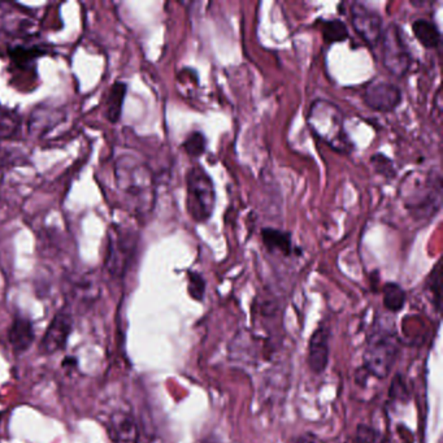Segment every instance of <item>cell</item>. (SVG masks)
<instances>
[{
    "mask_svg": "<svg viewBox=\"0 0 443 443\" xmlns=\"http://www.w3.org/2000/svg\"><path fill=\"white\" fill-rule=\"evenodd\" d=\"M116 181L134 211L146 215L153 210L155 190L148 168L131 158H120L116 163Z\"/></svg>",
    "mask_w": 443,
    "mask_h": 443,
    "instance_id": "6da1fadb",
    "label": "cell"
},
{
    "mask_svg": "<svg viewBox=\"0 0 443 443\" xmlns=\"http://www.w3.org/2000/svg\"><path fill=\"white\" fill-rule=\"evenodd\" d=\"M307 123L313 134L335 153L351 151V142L345 131V117L335 103L316 99L308 111Z\"/></svg>",
    "mask_w": 443,
    "mask_h": 443,
    "instance_id": "7a4b0ae2",
    "label": "cell"
},
{
    "mask_svg": "<svg viewBox=\"0 0 443 443\" xmlns=\"http://www.w3.org/2000/svg\"><path fill=\"white\" fill-rule=\"evenodd\" d=\"M400 342L392 324L377 322L364 351V370L373 377L384 380L392 372L399 356Z\"/></svg>",
    "mask_w": 443,
    "mask_h": 443,
    "instance_id": "3957f363",
    "label": "cell"
},
{
    "mask_svg": "<svg viewBox=\"0 0 443 443\" xmlns=\"http://www.w3.org/2000/svg\"><path fill=\"white\" fill-rule=\"evenodd\" d=\"M186 205L191 218L203 224L207 223L213 215L216 203V191L208 175L200 166L191 168L186 177Z\"/></svg>",
    "mask_w": 443,
    "mask_h": 443,
    "instance_id": "277c9868",
    "label": "cell"
},
{
    "mask_svg": "<svg viewBox=\"0 0 443 443\" xmlns=\"http://www.w3.org/2000/svg\"><path fill=\"white\" fill-rule=\"evenodd\" d=\"M137 243L138 235L134 230L121 225L111 228L104 260V269L109 276L115 280L124 278L125 273L134 259Z\"/></svg>",
    "mask_w": 443,
    "mask_h": 443,
    "instance_id": "5b68a950",
    "label": "cell"
},
{
    "mask_svg": "<svg viewBox=\"0 0 443 443\" xmlns=\"http://www.w3.org/2000/svg\"><path fill=\"white\" fill-rule=\"evenodd\" d=\"M414 190L404 195V207L411 216L417 220L434 218L442 203L441 175H427L417 181L411 182Z\"/></svg>",
    "mask_w": 443,
    "mask_h": 443,
    "instance_id": "8992f818",
    "label": "cell"
},
{
    "mask_svg": "<svg viewBox=\"0 0 443 443\" xmlns=\"http://www.w3.org/2000/svg\"><path fill=\"white\" fill-rule=\"evenodd\" d=\"M378 44L381 46V61L387 72L402 78L412 69V52L397 24H390L384 30Z\"/></svg>",
    "mask_w": 443,
    "mask_h": 443,
    "instance_id": "52a82bcc",
    "label": "cell"
},
{
    "mask_svg": "<svg viewBox=\"0 0 443 443\" xmlns=\"http://www.w3.org/2000/svg\"><path fill=\"white\" fill-rule=\"evenodd\" d=\"M350 19L356 34L363 39L364 44L372 49L378 46L384 28L382 17L377 11L367 7L363 3L354 1L350 7Z\"/></svg>",
    "mask_w": 443,
    "mask_h": 443,
    "instance_id": "ba28073f",
    "label": "cell"
},
{
    "mask_svg": "<svg viewBox=\"0 0 443 443\" xmlns=\"http://www.w3.org/2000/svg\"><path fill=\"white\" fill-rule=\"evenodd\" d=\"M402 98L399 86L389 81L373 80L364 88L365 106L381 113H389L398 108Z\"/></svg>",
    "mask_w": 443,
    "mask_h": 443,
    "instance_id": "9c48e42d",
    "label": "cell"
},
{
    "mask_svg": "<svg viewBox=\"0 0 443 443\" xmlns=\"http://www.w3.org/2000/svg\"><path fill=\"white\" fill-rule=\"evenodd\" d=\"M73 320L69 312L64 310L58 311L50 325L47 327L44 338L39 345L41 352L44 355H52L66 347V341L72 332Z\"/></svg>",
    "mask_w": 443,
    "mask_h": 443,
    "instance_id": "30bf717a",
    "label": "cell"
},
{
    "mask_svg": "<svg viewBox=\"0 0 443 443\" xmlns=\"http://www.w3.org/2000/svg\"><path fill=\"white\" fill-rule=\"evenodd\" d=\"M329 340H330V330L325 325H320L310 338L307 364L315 375H321L327 370L330 352Z\"/></svg>",
    "mask_w": 443,
    "mask_h": 443,
    "instance_id": "8fae6325",
    "label": "cell"
},
{
    "mask_svg": "<svg viewBox=\"0 0 443 443\" xmlns=\"http://www.w3.org/2000/svg\"><path fill=\"white\" fill-rule=\"evenodd\" d=\"M109 429L115 443H138L137 422L126 411H116L112 414Z\"/></svg>",
    "mask_w": 443,
    "mask_h": 443,
    "instance_id": "7c38bea8",
    "label": "cell"
},
{
    "mask_svg": "<svg viewBox=\"0 0 443 443\" xmlns=\"http://www.w3.org/2000/svg\"><path fill=\"white\" fill-rule=\"evenodd\" d=\"M36 338L33 322L25 317H15L8 329V341L16 352H25L29 350Z\"/></svg>",
    "mask_w": 443,
    "mask_h": 443,
    "instance_id": "4fadbf2b",
    "label": "cell"
},
{
    "mask_svg": "<svg viewBox=\"0 0 443 443\" xmlns=\"http://www.w3.org/2000/svg\"><path fill=\"white\" fill-rule=\"evenodd\" d=\"M262 240L264 246L272 254L289 256L292 253V240L290 233L275 228H264L262 230Z\"/></svg>",
    "mask_w": 443,
    "mask_h": 443,
    "instance_id": "5bb4252c",
    "label": "cell"
},
{
    "mask_svg": "<svg viewBox=\"0 0 443 443\" xmlns=\"http://www.w3.org/2000/svg\"><path fill=\"white\" fill-rule=\"evenodd\" d=\"M412 31L419 44L428 50H434L441 44V33L436 22L427 19H417L412 24Z\"/></svg>",
    "mask_w": 443,
    "mask_h": 443,
    "instance_id": "9a60e30c",
    "label": "cell"
},
{
    "mask_svg": "<svg viewBox=\"0 0 443 443\" xmlns=\"http://www.w3.org/2000/svg\"><path fill=\"white\" fill-rule=\"evenodd\" d=\"M128 85L125 82H115L112 88H109L106 101V117L109 123L116 124L123 113L125 96H126Z\"/></svg>",
    "mask_w": 443,
    "mask_h": 443,
    "instance_id": "2e32d148",
    "label": "cell"
},
{
    "mask_svg": "<svg viewBox=\"0 0 443 443\" xmlns=\"http://www.w3.org/2000/svg\"><path fill=\"white\" fill-rule=\"evenodd\" d=\"M44 49L39 46H14L12 49H9V56L16 66L22 69H31L36 58L44 56Z\"/></svg>",
    "mask_w": 443,
    "mask_h": 443,
    "instance_id": "e0dca14e",
    "label": "cell"
},
{
    "mask_svg": "<svg viewBox=\"0 0 443 443\" xmlns=\"http://www.w3.org/2000/svg\"><path fill=\"white\" fill-rule=\"evenodd\" d=\"M22 118L19 112L0 106V139H14L21 131Z\"/></svg>",
    "mask_w": 443,
    "mask_h": 443,
    "instance_id": "ac0fdd59",
    "label": "cell"
},
{
    "mask_svg": "<svg viewBox=\"0 0 443 443\" xmlns=\"http://www.w3.org/2000/svg\"><path fill=\"white\" fill-rule=\"evenodd\" d=\"M407 300V294L400 285L387 282L382 287V303L387 311L392 313L399 312L403 310Z\"/></svg>",
    "mask_w": 443,
    "mask_h": 443,
    "instance_id": "d6986e66",
    "label": "cell"
},
{
    "mask_svg": "<svg viewBox=\"0 0 443 443\" xmlns=\"http://www.w3.org/2000/svg\"><path fill=\"white\" fill-rule=\"evenodd\" d=\"M321 31H322L324 41L327 44H340L349 38L347 25L342 20H337V19L322 22Z\"/></svg>",
    "mask_w": 443,
    "mask_h": 443,
    "instance_id": "ffe728a7",
    "label": "cell"
},
{
    "mask_svg": "<svg viewBox=\"0 0 443 443\" xmlns=\"http://www.w3.org/2000/svg\"><path fill=\"white\" fill-rule=\"evenodd\" d=\"M207 147V139L204 137L202 131H193L188 136V138L183 141L182 148L191 158H199L203 155Z\"/></svg>",
    "mask_w": 443,
    "mask_h": 443,
    "instance_id": "44dd1931",
    "label": "cell"
},
{
    "mask_svg": "<svg viewBox=\"0 0 443 443\" xmlns=\"http://www.w3.org/2000/svg\"><path fill=\"white\" fill-rule=\"evenodd\" d=\"M356 442L357 443H390L377 429L367 424H359L356 429Z\"/></svg>",
    "mask_w": 443,
    "mask_h": 443,
    "instance_id": "7402d4cb",
    "label": "cell"
},
{
    "mask_svg": "<svg viewBox=\"0 0 443 443\" xmlns=\"http://www.w3.org/2000/svg\"><path fill=\"white\" fill-rule=\"evenodd\" d=\"M441 285H442V270H441V262H438L427 282L428 290L433 295V303L436 305L437 310H439L441 305Z\"/></svg>",
    "mask_w": 443,
    "mask_h": 443,
    "instance_id": "603a6c76",
    "label": "cell"
},
{
    "mask_svg": "<svg viewBox=\"0 0 443 443\" xmlns=\"http://www.w3.org/2000/svg\"><path fill=\"white\" fill-rule=\"evenodd\" d=\"M189 290L190 297L196 300V302H202L205 294V280L203 276L198 272H189Z\"/></svg>",
    "mask_w": 443,
    "mask_h": 443,
    "instance_id": "cb8c5ba5",
    "label": "cell"
},
{
    "mask_svg": "<svg viewBox=\"0 0 443 443\" xmlns=\"http://www.w3.org/2000/svg\"><path fill=\"white\" fill-rule=\"evenodd\" d=\"M372 164L375 166V168L377 169L378 173H381V175H387L389 178H392V175H395V172L392 169V160L387 159L385 155L376 153L372 158Z\"/></svg>",
    "mask_w": 443,
    "mask_h": 443,
    "instance_id": "d4e9b609",
    "label": "cell"
},
{
    "mask_svg": "<svg viewBox=\"0 0 443 443\" xmlns=\"http://www.w3.org/2000/svg\"><path fill=\"white\" fill-rule=\"evenodd\" d=\"M390 397L394 400L407 399V389L403 385V381L400 380L399 376L394 378L392 385L390 386Z\"/></svg>",
    "mask_w": 443,
    "mask_h": 443,
    "instance_id": "484cf974",
    "label": "cell"
},
{
    "mask_svg": "<svg viewBox=\"0 0 443 443\" xmlns=\"http://www.w3.org/2000/svg\"><path fill=\"white\" fill-rule=\"evenodd\" d=\"M200 443H221V442L218 441L216 437L211 436V437H207V438H204L203 441H202V442Z\"/></svg>",
    "mask_w": 443,
    "mask_h": 443,
    "instance_id": "4316f807",
    "label": "cell"
}]
</instances>
